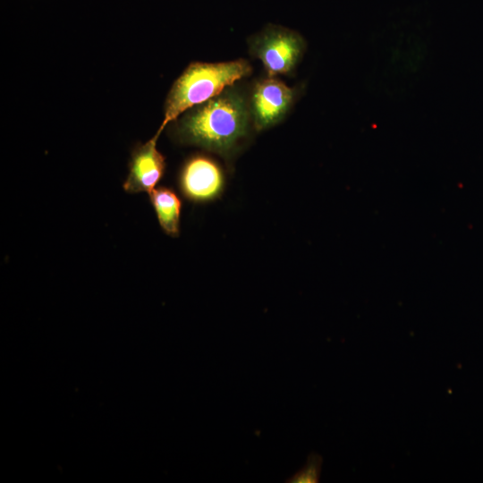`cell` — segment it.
I'll return each mask as SVG.
<instances>
[{
    "label": "cell",
    "mask_w": 483,
    "mask_h": 483,
    "mask_svg": "<svg viewBox=\"0 0 483 483\" xmlns=\"http://www.w3.org/2000/svg\"><path fill=\"white\" fill-rule=\"evenodd\" d=\"M248 122L242 97L225 89L187 114L179 123L178 134L184 142L226 153L246 134Z\"/></svg>",
    "instance_id": "cell-1"
},
{
    "label": "cell",
    "mask_w": 483,
    "mask_h": 483,
    "mask_svg": "<svg viewBox=\"0 0 483 483\" xmlns=\"http://www.w3.org/2000/svg\"><path fill=\"white\" fill-rule=\"evenodd\" d=\"M250 72V64L243 59L215 64L191 63L171 88L165 101L164 120L156 135L159 136L168 123L187 109L217 96Z\"/></svg>",
    "instance_id": "cell-2"
},
{
    "label": "cell",
    "mask_w": 483,
    "mask_h": 483,
    "mask_svg": "<svg viewBox=\"0 0 483 483\" xmlns=\"http://www.w3.org/2000/svg\"><path fill=\"white\" fill-rule=\"evenodd\" d=\"M304 48L303 38L284 28L267 29L256 38L252 45L254 55L262 62L270 77L292 71Z\"/></svg>",
    "instance_id": "cell-3"
},
{
    "label": "cell",
    "mask_w": 483,
    "mask_h": 483,
    "mask_svg": "<svg viewBox=\"0 0 483 483\" xmlns=\"http://www.w3.org/2000/svg\"><path fill=\"white\" fill-rule=\"evenodd\" d=\"M179 182L185 198L194 202H205L221 194L225 180L221 168L214 160L197 156L185 163Z\"/></svg>",
    "instance_id": "cell-4"
},
{
    "label": "cell",
    "mask_w": 483,
    "mask_h": 483,
    "mask_svg": "<svg viewBox=\"0 0 483 483\" xmlns=\"http://www.w3.org/2000/svg\"><path fill=\"white\" fill-rule=\"evenodd\" d=\"M293 90L272 77L256 84L251 108L254 124L258 130L279 122L291 106Z\"/></svg>",
    "instance_id": "cell-5"
},
{
    "label": "cell",
    "mask_w": 483,
    "mask_h": 483,
    "mask_svg": "<svg viewBox=\"0 0 483 483\" xmlns=\"http://www.w3.org/2000/svg\"><path fill=\"white\" fill-rule=\"evenodd\" d=\"M157 138L158 136L155 135L133 150L129 164V174L123 182L125 191L130 193L144 191L150 194L162 179L165 162L164 156L157 148Z\"/></svg>",
    "instance_id": "cell-6"
},
{
    "label": "cell",
    "mask_w": 483,
    "mask_h": 483,
    "mask_svg": "<svg viewBox=\"0 0 483 483\" xmlns=\"http://www.w3.org/2000/svg\"><path fill=\"white\" fill-rule=\"evenodd\" d=\"M159 225L170 236H178L182 201L171 189L159 187L149 194Z\"/></svg>",
    "instance_id": "cell-7"
},
{
    "label": "cell",
    "mask_w": 483,
    "mask_h": 483,
    "mask_svg": "<svg viewBox=\"0 0 483 483\" xmlns=\"http://www.w3.org/2000/svg\"><path fill=\"white\" fill-rule=\"evenodd\" d=\"M323 459L316 453H310L305 465L292 477L288 478L287 483H318L320 479Z\"/></svg>",
    "instance_id": "cell-8"
}]
</instances>
